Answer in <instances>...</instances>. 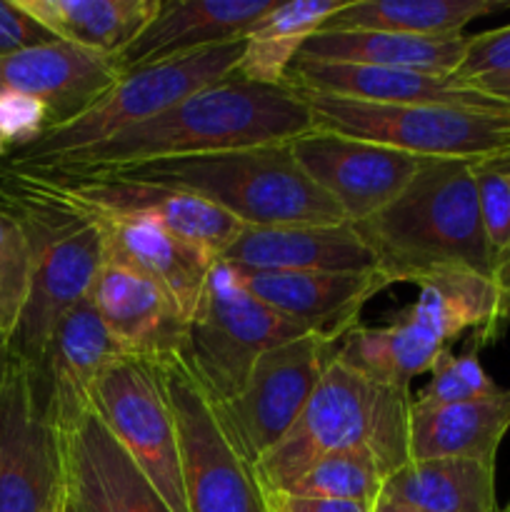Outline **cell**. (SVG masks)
<instances>
[{
  "instance_id": "obj_1",
  "label": "cell",
  "mask_w": 510,
  "mask_h": 512,
  "mask_svg": "<svg viewBox=\"0 0 510 512\" xmlns=\"http://www.w3.org/2000/svg\"><path fill=\"white\" fill-rule=\"evenodd\" d=\"M313 130V115L290 85L228 78L98 145L35 170H105L153 160L290 143Z\"/></svg>"
},
{
  "instance_id": "obj_2",
  "label": "cell",
  "mask_w": 510,
  "mask_h": 512,
  "mask_svg": "<svg viewBox=\"0 0 510 512\" xmlns=\"http://www.w3.org/2000/svg\"><path fill=\"white\" fill-rule=\"evenodd\" d=\"M468 160H428L390 205L353 223L385 285L418 283L438 270H475L493 278V255Z\"/></svg>"
},
{
  "instance_id": "obj_3",
  "label": "cell",
  "mask_w": 510,
  "mask_h": 512,
  "mask_svg": "<svg viewBox=\"0 0 510 512\" xmlns=\"http://www.w3.org/2000/svg\"><path fill=\"white\" fill-rule=\"evenodd\" d=\"M88 173L200 195L245 228L348 223L338 203H333L300 170L288 143L153 160Z\"/></svg>"
},
{
  "instance_id": "obj_4",
  "label": "cell",
  "mask_w": 510,
  "mask_h": 512,
  "mask_svg": "<svg viewBox=\"0 0 510 512\" xmlns=\"http://www.w3.org/2000/svg\"><path fill=\"white\" fill-rule=\"evenodd\" d=\"M410 403L413 390L375 383L335 358L290 433L253 468L263 495L288 493L318 460L345 450H370L393 475L410 463Z\"/></svg>"
},
{
  "instance_id": "obj_5",
  "label": "cell",
  "mask_w": 510,
  "mask_h": 512,
  "mask_svg": "<svg viewBox=\"0 0 510 512\" xmlns=\"http://www.w3.org/2000/svg\"><path fill=\"white\" fill-rule=\"evenodd\" d=\"M0 210L20 220L33 245V285L10 338V355L38 370L58 325L93 288L105 260L103 233L93 218L23 188L3 170Z\"/></svg>"
},
{
  "instance_id": "obj_6",
  "label": "cell",
  "mask_w": 510,
  "mask_h": 512,
  "mask_svg": "<svg viewBox=\"0 0 510 512\" xmlns=\"http://www.w3.org/2000/svg\"><path fill=\"white\" fill-rule=\"evenodd\" d=\"M298 95L315 130L370 140L423 160H510V105H375L310 90Z\"/></svg>"
},
{
  "instance_id": "obj_7",
  "label": "cell",
  "mask_w": 510,
  "mask_h": 512,
  "mask_svg": "<svg viewBox=\"0 0 510 512\" xmlns=\"http://www.w3.org/2000/svg\"><path fill=\"white\" fill-rule=\"evenodd\" d=\"M240 55H243V38L125 73L103 98L95 100L78 118L48 128L30 145L0 158V168L35 170L55 163L63 155L103 143L173 108L188 95L233 78Z\"/></svg>"
},
{
  "instance_id": "obj_8",
  "label": "cell",
  "mask_w": 510,
  "mask_h": 512,
  "mask_svg": "<svg viewBox=\"0 0 510 512\" xmlns=\"http://www.w3.org/2000/svg\"><path fill=\"white\" fill-rule=\"evenodd\" d=\"M303 335L315 333L268 308L240 283L233 265L218 260L188 318L180 358L210 405H218L243 388L260 355Z\"/></svg>"
},
{
  "instance_id": "obj_9",
  "label": "cell",
  "mask_w": 510,
  "mask_h": 512,
  "mask_svg": "<svg viewBox=\"0 0 510 512\" xmlns=\"http://www.w3.org/2000/svg\"><path fill=\"white\" fill-rule=\"evenodd\" d=\"M338 345L323 335L278 345L260 355L233 398L210 405L228 443L250 468L290 433L338 355Z\"/></svg>"
},
{
  "instance_id": "obj_10",
  "label": "cell",
  "mask_w": 510,
  "mask_h": 512,
  "mask_svg": "<svg viewBox=\"0 0 510 512\" xmlns=\"http://www.w3.org/2000/svg\"><path fill=\"white\" fill-rule=\"evenodd\" d=\"M90 410L173 512H188L178 428L153 360L120 355L98 375Z\"/></svg>"
},
{
  "instance_id": "obj_11",
  "label": "cell",
  "mask_w": 510,
  "mask_h": 512,
  "mask_svg": "<svg viewBox=\"0 0 510 512\" xmlns=\"http://www.w3.org/2000/svg\"><path fill=\"white\" fill-rule=\"evenodd\" d=\"M153 365L178 428L188 512H268L253 468L228 443L180 353Z\"/></svg>"
},
{
  "instance_id": "obj_12",
  "label": "cell",
  "mask_w": 510,
  "mask_h": 512,
  "mask_svg": "<svg viewBox=\"0 0 510 512\" xmlns=\"http://www.w3.org/2000/svg\"><path fill=\"white\" fill-rule=\"evenodd\" d=\"M60 488V433L35 373L10 355L0 385V512H55Z\"/></svg>"
},
{
  "instance_id": "obj_13",
  "label": "cell",
  "mask_w": 510,
  "mask_h": 512,
  "mask_svg": "<svg viewBox=\"0 0 510 512\" xmlns=\"http://www.w3.org/2000/svg\"><path fill=\"white\" fill-rule=\"evenodd\" d=\"M288 145L300 170L338 203L348 223H360L393 203L428 163L388 145L315 128Z\"/></svg>"
},
{
  "instance_id": "obj_14",
  "label": "cell",
  "mask_w": 510,
  "mask_h": 512,
  "mask_svg": "<svg viewBox=\"0 0 510 512\" xmlns=\"http://www.w3.org/2000/svg\"><path fill=\"white\" fill-rule=\"evenodd\" d=\"M60 512H173L90 410L60 433Z\"/></svg>"
},
{
  "instance_id": "obj_15",
  "label": "cell",
  "mask_w": 510,
  "mask_h": 512,
  "mask_svg": "<svg viewBox=\"0 0 510 512\" xmlns=\"http://www.w3.org/2000/svg\"><path fill=\"white\" fill-rule=\"evenodd\" d=\"M240 283L268 308L293 320L308 333L343 340L358 325L360 310L385 290V280L370 273H295L253 270L233 265Z\"/></svg>"
},
{
  "instance_id": "obj_16",
  "label": "cell",
  "mask_w": 510,
  "mask_h": 512,
  "mask_svg": "<svg viewBox=\"0 0 510 512\" xmlns=\"http://www.w3.org/2000/svg\"><path fill=\"white\" fill-rule=\"evenodd\" d=\"M88 300L130 355L160 360L183 350L188 318L168 290L140 270L105 258Z\"/></svg>"
},
{
  "instance_id": "obj_17",
  "label": "cell",
  "mask_w": 510,
  "mask_h": 512,
  "mask_svg": "<svg viewBox=\"0 0 510 512\" xmlns=\"http://www.w3.org/2000/svg\"><path fill=\"white\" fill-rule=\"evenodd\" d=\"M285 85L335 98L375 105H463V108H503V100L490 98L475 85L455 75H428L415 70L380 68V65L320 63L295 60Z\"/></svg>"
},
{
  "instance_id": "obj_18",
  "label": "cell",
  "mask_w": 510,
  "mask_h": 512,
  "mask_svg": "<svg viewBox=\"0 0 510 512\" xmlns=\"http://www.w3.org/2000/svg\"><path fill=\"white\" fill-rule=\"evenodd\" d=\"M123 75L115 58L63 40L0 58V90L40 100L50 113V128L85 113Z\"/></svg>"
},
{
  "instance_id": "obj_19",
  "label": "cell",
  "mask_w": 510,
  "mask_h": 512,
  "mask_svg": "<svg viewBox=\"0 0 510 512\" xmlns=\"http://www.w3.org/2000/svg\"><path fill=\"white\" fill-rule=\"evenodd\" d=\"M125 353L128 350L110 335L88 298L65 315L50 340L43 365L33 370L58 433L70 430L90 413L95 380Z\"/></svg>"
},
{
  "instance_id": "obj_20",
  "label": "cell",
  "mask_w": 510,
  "mask_h": 512,
  "mask_svg": "<svg viewBox=\"0 0 510 512\" xmlns=\"http://www.w3.org/2000/svg\"><path fill=\"white\" fill-rule=\"evenodd\" d=\"M275 0H163L153 23L118 58L123 73L233 43L275 8Z\"/></svg>"
},
{
  "instance_id": "obj_21",
  "label": "cell",
  "mask_w": 510,
  "mask_h": 512,
  "mask_svg": "<svg viewBox=\"0 0 510 512\" xmlns=\"http://www.w3.org/2000/svg\"><path fill=\"white\" fill-rule=\"evenodd\" d=\"M223 263L295 273H370L375 258L353 223L243 228L220 253Z\"/></svg>"
},
{
  "instance_id": "obj_22",
  "label": "cell",
  "mask_w": 510,
  "mask_h": 512,
  "mask_svg": "<svg viewBox=\"0 0 510 512\" xmlns=\"http://www.w3.org/2000/svg\"><path fill=\"white\" fill-rule=\"evenodd\" d=\"M103 233L105 258L140 270L163 285L190 318L210 268L218 263L210 250L170 233L163 225L138 218H95Z\"/></svg>"
},
{
  "instance_id": "obj_23",
  "label": "cell",
  "mask_w": 510,
  "mask_h": 512,
  "mask_svg": "<svg viewBox=\"0 0 510 512\" xmlns=\"http://www.w3.org/2000/svg\"><path fill=\"white\" fill-rule=\"evenodd\" d=\"M510 430V390L468 403H410V460H480L493 463Z\"/></svg>"
},
{
  "instance_id": "obj_24",
  "label": "cell",
  "mask_w": 510,
  "mask_h": 512,
  "mask_svg": "<svg viewBox=\"0 0 510 512\" xmlns=\"http://www.w3.org/2000/svg\"><path fill=\"white\" fill-rule=\"evenodd\" d=\"M415 285L420 288L418 300L398 315L428 330L445 348L468 330H473V348L478 350L505 333L498 288L488 275L463 268L438 270Z\"/></svg>"
},
{
  "instance_id": "obj_25",
  "label": "cell",
  "mask_w": 510,
  "mask_h": 512,
  "mask_svg": "<svg viewBox=\"0 0 510 512\" xmlns=\"http://www.w3.org/2000/svg\"><path fill=\"white\" fill-rule=\"evenodd\" d=\"M468 35H403L383 30H318L303 45L300 60L380 65L428 75H455L463 63ZM295 58V60H298Z\"/></svg>"
},
{
  "instance_id": "obj_26",
  "label": "cell",
  "mask_w": 510,
  "mask_h": 512,
  "mask_svg": "<svg viewBox=\"0 0 510 512\" xmlns=\"http://www.w3.org/2000/svg\"><path fill=\"white\" fill-rule=\"evenodd\" d=\"M163 0H18L63 43L118 60L148 28Z\"/></svg>"
},
{
  "instance_id": "obj_27",
  "label": "cell",
  "mask_w": 510,
  "mask_h": 512,
  "mask_svg": "<svg viewBox=\"0 0 510 512\" xmlns=\"http://www.w3.org/2000/svg\"><path fill=\"white\" fill-rule=\"evenodd\" d=\"M383 495L418 512H500L495 465L480 460H410L385 478Z\"/></svg>"
},
{
  "instance_id": "obj_28",
  "label": "cell",
  "mask_w": 510,
  "mask_h": 512,
  "mask_svg": "<svg viewBox=\"0 0 510 512\" xmlns=\"http://www.w3.org/2000/svg\"><path fill=\"white\" fill-rule=\"evenodd\" d=\"M445 350L450 348L435 340L428 330L415 325L413 320L393 315V320L380 328L355 325L340 340L335 358L375 383L413 390V380L430 373Z\"/></svg>"
},
{
  "instance_id": "obj_29",
  "label": "cell",
  "mask_w": 510,
  "mask_h": 512,
  "mask_svg": "<svg viewBox=\"0 0 510 512\" xmlns=\"http://www.w3.org/2000/svg\"><path fill=\"white\" fill-rule=\"evenodd\" d=\"M345 3L348 0H288L275 5L245 30L243 55L233 78L258 85H285L290 65L303 45Z\"/></svg>"
},
{
  "instance_id": "obj_30",
  "label": "cell",
  "mask_w": 510,
  "mask_h": 512,
  "mask_svg": "<svg viewBox=\"0 0 510 512\" xmlns=\"http://www.w3.org/2000/svg\"><path fill=\"white\" fill-rule=\"evenodd\" d=\"M510 8L503 0H348L320 30H383V33L463 35L483 15Z\"/></svg>"
},
{
  "instance_id": "obj_31",
  "label": "cell",
  "mask_w": 510,
  "mask_h": 512,
  "mask_svg": "<svg viewBox=\"0 0 510 512\" xmlns=\"http://www.w3.org/2000/svg\"><path fill=\"white\" fill-rule=\"evenodd\" d=\"M388 470L378 455L370 450H345V453L325 455L313 465L293 488L290 495L318 500H340V503H358L373 508L375 500L383 495Z\"/></svg>"
},
{
  "instance_id": "obj_32",
  "label": "cell",
  "mask_w": 510,
  "mask_h": 512,
  "mask_svg": "<svg viewBox=\"0 0 510 512\" xmlns=\"http://www.w3.org/2000/svg\"><path fill=\"white\" fill-rule=\"evenodd\" d=\"M33 245L18 218L0 210V333L13 338L33 285Z\"/></svg>"
},
{
  "instance_id": "obj_33",
  "label": "cell",
  "mask_w": 510,
  "mask_h": 512,
  "mask_svg": "<svg viewBox=\"0 0 510 512\" xmlns=\"http://www.w3.org/2000/svg\"><path fill=\"white\" fill-rule=\"evenodd\" d=\"M428 375V385L413 395V400H418V403H468V400L488 398L500 390V385H495V380L480 365L478 348H473V345L460 355L445 350Z\"/></svg>"
},
{
  "instance_id": "obj_34",
  "label": "cell",
  "mask_w": 510,
  "mask_h": 512,
  "mask_svg": "<svg viewBox=\"0 0 510 512\" xmlns=\"http://www.w3.org/2000/svg\"><path fill=\"white\" fill-rule=\"evenodd\" d=\"M480 220L490 255L498 265L510 255V160H485L473 165Z\"/></svg>"
},
{
  "instance_id": "obj_35",
  "label": "cell",
  "mask_w": 510,
  "mask_h": 512,
  "mask_svg": "<svg viewBox=\"0 0 510 512\" xmlns=\"http://www.w3.org/2000/svg\"><path fill=\"white\" fill-rule=\"evenodd\" d=\"M50 128V113L40 100L15 90H0V158L25 148Z\"/></svg>"
},
{
  "instance_id": "obj_36",
  "label": "cell",
  "mask_w": 510,
  "mask_h": 512,
  "mask_svg": "<svg viewBox=\"0 0 510 512\" xmlns=\"http://www.w3.org/2000/svg\"><path fill=\"white\" fill-rule=\"evenodd\" d=\"M510 73V25L485 30V33L468 38L463 63H460L455 78L463 83H478V80L498 78Z\"/></svg>"
},
{
  "instance_id": "obj_37",
  "label": "cell",
  "mask_w": 510,
  "mask_h": 512,
  "mask_svg": "<svg viewBox=\"0 0 510 512\" xmlns=\"http://www.w3.org/2000/svg\"><path fill=\"white\" fill-rule=\"evenodd\" d=\"M55 40L58 38L45 25H40L33 15L20 8L18 0H13V3L0 0V58L40 48V45H50Z\"/></svg>"
},
{
  "instance_id": "obj_38",
  "label": "cell",
  "mask_w": 510,
  "mask_h": 512,
  "mask_svg": "<svg viewBox=\"0 0 510 512\" xmlns=\"http://www.w3.org/2000/svg\"><path fill=\"white\" fill-rule=\"evenodd\" d=\"M268 512H370L368 505L340 503V500H318L300 498L290 493H270L265 495Z\"/></svg>"
},
{
  "instance_id": "obj_39",
  "label": "cell",
  "mask_w": 510,
  "mask_h": 512,
  "mask_svg": "<svg viewBox=\"0 0 510 512\" xmlns=\"http://www.w3.org/2000/svg\"><path fill=\"white\" fill-rule=\"evenodd\" d=\"M493 283L498 288V300H500V323L508 330L510 325V255H505L493 270Z\"/></svg>"
},
{
  "instance_id": "obj_40",
  "label": "cell",
  "mask_w": 510,
  "mask_h": 512,
  "mask_svg": "<svg viewBox=\"0 0 510 512\" xmlns=\"http://www.w3.org/2000/svg\"><path fill=\"white\" fill-rule=\"evenodd\" d=\"M470 85H475L478 90H483V93L490 95V98H498V100H503L505 105H510V73L498 75V78L478 80V83H470Z\"/></svg>"
},
{
  "instance_id": "obj_41",
  "label": "cell",
  "mask_w": 510,
  "mask_h": 512,
  "mask_svg": "<svg viewBox=\"0 0 510 512\" xmlns=\"http://www.w3.org/2000/svg\"><path fill=\"white\" fill-rule=\"evenodd\" d=\"M370 512H418V510L408 508V505H403V503H395V500L380 495V498L373 503V508H370Z\"/></svg>"
},
{
  "instance_id": "obj_42",
  "label": "cell",
  "mask_w": 510,
  "mask_h": 512,
  "mask_svg": "<svg viewBox=\"0 0 510 512\" xmlns=\"http://www.w3.org/2000/svg\"><path fill=\"white\" fill-rule=\"evenodd\" d=\"M10 363V340L0 333V385H3L5 378V370H8Z\"/></svg>"
},
{
  "instance_id": "obj_43",
  "label": "cell",
  "mask_w": 510,
  "mask_h": 512,
  "mask_svg": "<svg viewBox=\"0 0 510 512\" xmlns=\"http://www.w3.org/2000/svg\"><path fill=\"white\" fill-rule=\"evenodd\" d=\"M503 512H510V503H508V505H505V508H503Z\"/></svg>"
},
{
  "instance_id": "obj_44",
  "label": "cell",
  "mask_w": 510,
  "mask_h": 512,
  "mask_svg": "<svg viewBox=\"0 0 510 512\" xmlns=\"http://www.w3.org/2000/svg\"><path fill=\"white\" fill-rule=\"evenodd\" d=\"M55 512H60V508H58V510H55Z\"/></svg>"
},
{
  "instance_id": "obj_45",
  "label": "cell",
  "mask_w": 510,
  "mask_h": 512,
  "mask_svg": "<svg viewBox=\"0 0 510 512\" xmlns=\"http://www.w3.org/2000/svg\"><path fill=\"white\" fill-rule=\"evenodd\" d=\"M500 512H503V508H500Z\"/></svg>"
}]
</instances>
